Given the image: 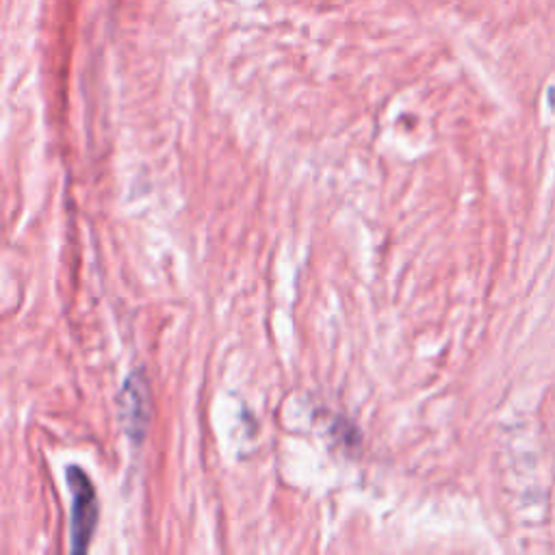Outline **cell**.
<instances>
[{"label": "cell", "instance_id": "2", "mask_svg": "<svg viewBox=\"0 0 555 555\" xmlns=\"http://www.w3.org/2000/svg\"><path fill=\"white\" fill-rule=\"evenodd\" d=\"M119 414H121V425L124 431L132 438V440H141L147 427V414H150V405H147V386L143 379L141 371H134L126 382L124 388L119 392Z\"/></svg>", "mask_w": 555, "mask_h": 555}, {"label": "cell", "instance_id": "1", "mask_svg": "<svg viewBox=\"0 0 555 555\" xmlns=\"http://www.w3.org/2000/svg\"><path fill=\"white\" fill-rule=\"evenodd\" d=\"M65 477L72 492V522H69L72 551L82 553L89 546L98 525V496L89 475L80 466H69Z\"/></svg>", "mask_w": 555, "mask_h": 555}]
</instances>
